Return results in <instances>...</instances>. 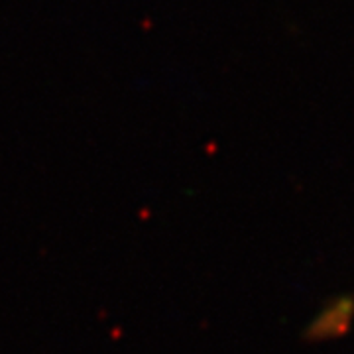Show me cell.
<instances>
[{"label":"cell","instance_id":"obj_1","mask_svg":"<svg viewBox=\"0 0 354 354\" xmlns=\"http://www.w3.org/2000/svg\"><path fill=\"white\" fill-rule=\"evenodd\" d=\"M354 321V295L342 293L329 299L307 323L305 337L309 341H330L344 335Z\"/></svg>","mask_w":354,"mask_h":354}]
</instances>
